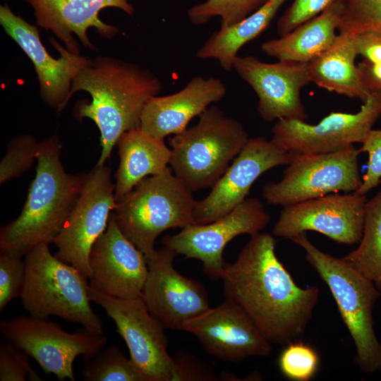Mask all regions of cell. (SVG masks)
Masks as SVG:
<instances>
[{
	"instance_id": "cell-1",
	"label": "cell",
	"mask_w": 381,
	"mask_h": 381,
	"mask_svg": "<svg viewBox=\"0 0 381 381\" xmlns=\"http://www.w3.org/2000/svg\"><path fill=\"white\" fill-rule=\"evenodd\" d=\"M276 240L267 233L250 236L220 274L225 299L238 305L274 344L300 340L319 300L317 286L302 288L277 256Z\"/></svg>"
},
{
	"instance_id": "cell-2",
	"label": "cell",
	"mask_w": 381,
	"mask_h": 381,
	"mask_svg": "<svg viewBox=\"0 0 381 381\" xmlns=\"http://www.w3.org/2000/svg\"><path fill=\"white\" fill-rule=\"evenodd\" d=\"M162 89V82L150 71L110 56L90 59L78 72L70 97L79 90L91 96L90 103H80L75 111L99 130L102 152L97 164H104L123 133L140 128L145 104Z\"/></svg>"
},
{
	"instance_id": "cell-3",
	"label": "cell",
	"mask_w": 381,
	"mask_h": 381,
	"mask_svg": "<svg viewBox=\"0 0 381 381\" xmlns=\"http://www.w3.org/2000/svg\"><path fill=\"white\" fill-rule=\"evenodd\" d=\"M56 135L38 143L37 167L20 215L1 226V252L25 256L37 246L53 243L66 222L87 174L67 173Z\"/></svg>"
},
{
	"instance_id": "cell-4",
	"label": "cell",
	"mask_w": 381,
	"mask_h": 381,
	"mask_svg": "<svg viewBox=\"0 0 381 381\" xmlns=\"http://www.w3.org/2000/svg\"><path fill=\"white\" fill-rule=\"evenodd\" d=\"M329 287L356 349L355 363L366 374L381 373V343L374 329L373 308L381 296L375 284L338 258L317 248L306 233L290 239Z\"/></svg>"
},
{
	"instance_id": "cell-5",
	"label": "cell",
	"mask_w": 381,
	"mask_h": 381,
	"mask_svg": "<svg viewBox=\"0 0 381 381\" xmlns=\"http://www.w3.org/2000/svg\"><path fill=\"white\" fill-rule=\"evenodd\" d=\"M196 201L192 190L169 167L140 181L117 202L112 214L121 232L148 262L156 255L155 243L160 234L195 224Z\"/></svg>"
},
{
	"instance_id": "cell-6",
	"label": "cell",
	"mask_w": 381,
	"mask_h": 381,
	"mask_svg": "<svg viewBox=\"0 0 381 381\" xmlns=\"http://www.w3.org/2000/svg\"><path fill=\"white\" fill-rule=\"evenodd\" d=\"M25 279L20 296L30 315L57 316L91 332L104 333L102 320L90 306L87 279L55 255L49 245L37 246L25 255Z\"/></svg>"
},
{
	"instance_id": "cell-7",
	"label": "cell",
	"mask_w": 381,
	"mask_h": 381,
	"mask_svg": "<svg viewBox=\"0 0 381 381\" xmlns=\"http://www.w3.org/2000/svg\"><path fill=\"white\" fill-rule=\"evenodd\" d=\"M241 122L211 105L170 140L173 173L192 191L212 188L248 140Z\"/></svg>"
},
{
	"instance_id": "cell-8",
	"label": "cell",
	"mask_w": 381,
	"mask_h": 381,
	"mask_svg": "<svg viewBox=\"0 0 381 381\" xmlns=\"http://www.w3.org/2000/svg\"><path fill=\"white\" fill-rule=\"evenodd\" d=\"M0 332L6 340L35 359L46 374H54L59 380L75 381V358L82 355L85 361H89L107 341L104 333L85 328L70 333L48 318L31 315L1 320Z\"/></svg>"
},
{
	"instance_id": "cell-9",
	"label": "cell",
	"mask_w": 381,
	"mask_h": 381,
	"mask_svg": "<svg viewBox=\"0 0 381 381\" xmlns=\"http://www.w3.org/2000/svg\"><path fill=\"white\" fill-rule=\"evenodd\" d=\"M359 149L353 145L334 152L296 155L278 182L262 188L267 203L287 206L330 193L356 191L362 184Z\"/></svg>"
},
{
	"instance_id": "cell-10",
	"label": "cell",
	"mask_w": 381,
	"mask_h": 381,
	"mask_svg": "<svg viewBox=\"0 0 381 381\" xmlns=\"http://www.w3.org/2000/svg\"><path fill=\"white\" fill-rule=\"evenodd\" d=\"M87 294L90 301L100 306L114 322L144 381H172L174 363L168 351L165 327L150 313L142 297L116 298L89 284Z\"/></svg>"
},
{
	"instance_id": "cell-11",
	"label": "cell",
	"mask_w": 381,
	"mask_h": 381,
	"mask_svg": "<svg viewBox=\"0 0 381 381\" xmlns=\"http://www.w3.org/2000/svg\"><path fill=\"white\" fill-rule=\"evenodd\" d=\"M114 190L111 169L105 164H96L87 173L66 222L53 241L57 248L55 256L75 267L87 279L91 248L106 230L110 214L117 205Z\"/></svg>"
},
{
	"instance_id": "cell-12",
	"label": "cell",
	"mask_w": 381,
	"mask_h": 381,
	"mask_svg": "<svg viewBox=\"0 0 381 381\" xmlns=\"http://www.w3.org/2000/svg\"><path fill=\"white\" fill-rule=\"evenodd\" d=\"M354 114L332 112L313 125L281 119L272 128V141L295 155L337 152L362 143L381 116V94L370 93Z\"/></svg>"
},
{
	"instance_id": "cell-13",
	"label": "cell",
	"mask_w": 381,
	"mask_h": 381,
	"mask_svg": "<svg viewBox=\"0 0 381 381\" xmlns=\"http://www.w3.org/2000/svg\"><path fill=\"white\" fill-rule=\"evenodd\" d=\"M270 220L260 200L248 198L219 219L187 226L178 234L164 236L162 242L176 255L200 260L205 272L219 279L226 264L223 252L228 243L241 234L251 236L261 232Z\"/></svg>"
},
{
	"instance_id": "cell-14",
	"label": "cell",
	"mask_w": 381,
	"mask_h": 381,
	"mask_svg": "<svg viewBox=\"0 0 381 381\" xmlns=\"http://www.w3.org/2000/svg\"><path fill=\"white\" fill-rule=\"evenodd\" d=\"M365 195L352 192L325 195L283 207L272 234L291 239L308 231L319 232L342 244L353 245L361 239Z\"/></svg>"
},
{
	"instance_id": "cell-15",
	"label": "cell",
	"mask_w": 381,
	"mask_h": 381,
	"mask_svg": "<svg viewBox=\"0 0 381 381\" xmlns=\"http://www.w3.org/2000/svg\"><path fill=\"white\" fill-rule=\"evenodd\" d=\"M176 255L167 246L157 250L155 258L147 262L148 274L141 297L165 329L182 330L210 306L205 287L174 268Z\"/></svg>"
},
{
	"instance_id": "cell-16",
	"label": "cell",
	"mask_w": 381,
	"mask_h": 381,
	"mask_svg": "<svg viewBox=\"0 0 381 381\" xmlns=\"http://www.w3.org/2000/svg\"><path fill=\"white\" fill-rule=\"evenodd\" d=\"M295 156L265 137L249 138L209 194L196 201L195 224H207L231 212L247 198L252 185L262 174L288 165Z\"/></svg>"
},
{
	"instance_id": "cell-17",
	"label": "cell",
	"mask_w": 381,
	"mask_h": 381,
	"mask_svg": "<svg viewBox=\"0 0 381 381\" xmlns=\"http://www.w3.org/2000/svg\"><path fill=\"white\" fill-rule=\"evenodd\" d=\"M233 69L255 91L258 112L265 121L308 119L301 98V89L311 83L308 63L269 64L253 56H238Z\"/></svg>"
},
{
	"instance_id": "cell-18",
	"label": "cell",
	"mask_w": 381,
	"mask_h": 381,
	"mask_svg": "<svg viewBox=\"0 0 381 381\" xmlns=\"http://www.w3.org/2000/svg\"><path fill=\"white\" fill-rule=\"evenodd\" d=\"M0 23L32 61L43 101L61 111L71 98L75 76L90 59L70 52L51 38V44L61 55L52 57L41 42L37 28L16 15L7 4L0 6Z\"/></svg>"
},
{
	"instance_id": "cell-19",
	"label": "cell",
	"mask_w": 381,
	"mask_h": 381,
	"mask_svg": "<svg viewBox=\"0 0 381 381\" xmlns=\"http://www.w3.org/2000/svg\"><path fill=\"white\" fill-rule=\"evenodd\" d=\"M182 331L193 334L206 352L225 362L267 357L272 349L248 315L228 299L189 321Z\"/></svg>"
},
{
	"instance_id": "cell-20",
	"label": "cell",
	"mask_w": 381,
	"mask_h": 381,
	"mask_svg": "<svg viewBox=\"0 0 381 381\" xmlns=\"http://www.w3.org/2000/svg\"><path fill=\"white\" fill-rule=\"evenodd\" d=\"M89 263L88 284L95 290L123 299L141 296L148 274L147 259L121 232L112 212L91 248Z\"/></svg>"
},
{
	"instance_id": "cell-21",
	"label": "cell",
	"mask_w": 381,
	"mask_h": 381,
	"mask_svg": "<svg viewBox=\"0 0 381 381\" xmlns=\"http://www.w3.org/2000/svg\"><path fill=\"white\" fill-rule=\"evenodd\" d=\"M31 6L37 25L51 31L66 48L74 54H80L76 35L87 49H96L87 35V30L94 28L103 37L112 38L119 29L102 21L100 11L113 7L130 16L135 8L128 0H24Z\"/></svg>"
},
{
	"instance_id": "cell-22",
	"label": "cell",
	"mask_w": 381,
	"mask_h": 381,
	"mask_svg": "<svg viewBox=\"0 0 381 381\" xmlns=\"http://www.w3.org/2000/svg\"><path fill=\"white\" fill-rule=\"evenodd\" d=\"M226 92L220 79L195 76L177 92L151 97L143 109L140 128L159 139L178 134L192 119L222 100Z\"/></svg>"
},
{
	"instance_id": "cell-23",
	"label": "cell",
	"mask_w": 381,
	"mask_h": 381,
	"mask_svg": "<svg viewBox=\"0 0 381 381\" xmlns=\"http://www.w3.org/2000/svg\"><path fill=\"white\" fill-rule=\"evenodd\" d=\"M116 145L119 155L114 183L117 203L144 179L167 170L171 158V149L164 139L154 137L140 128L123 133Z\"/></svg>"
},
{
	"instance_id": "cell-24",
	"label": "cell",
	"mask_w": 381,
	"mask_h": 381,
	"mask_svg": "<svg viewBox=\"0 0 381 381\" xmlns=\"http://www.w3.org/2000/svg\"><path fill=\"white\" fill-rule=\"evenodd\" d=\"M341 11L339 1L288 34L264 42L261 50L278 61L308 63L334 43Z\"/></svg>"
},
{
	"instance_id": "cell-25",
	"label": "cell",
	"mask_w": 381,
	"mask_h": 381,
	"mask_svg": "<svg viewBox=\"0 0 381 381\" xmlns=\"http://www.w3.org/2000/svg\"><path fill=\"white\" fill-rule=\"evenodd\" d=\"M358 55L353 37L339 33L327 49L308 63L310 82L364 102L370 94L361 83L355 63Z\"/></svg>"
},
{
	"instance_id": "cell-26",
	"label": "cell",
	"mask_w": 381,
	"mask_h": 381,
	"mask_svg": "<svg viewBox=\"0 0 381 381\" xmlns=\"http://www.w3.org/2000/svg\"><path fill=\"white\" fill-rule=\"evenodd\" d=\"M288 0H269L258 10L240 22L214 32L198 49L201 60L216 59L226 71L233 70L239 50L270 25L281 6Z\"/></svg>"
},
{
	"instance_id": "cell-27",
	"label": "cell",
	"mask_w": 381,
	"mask_h": 381,
	"mask_svg": "<svg viewBox=\"0 0 381 381\" xmlns=\"http://www.w3.org/2000/svg\"><path fill=\"white\" fill-rule=\"evenodd\" d=\"M358 243L342 259L381 291V190L366 202L363 235Z\"/></svg>"
},
{
	"instance_id": "cell-28",
	"label": "cell",
	"mask_w": 381,
	"mask_h": 381,
	"mask_svg": "<svg viewBox=\"0 0 381 381\" xmlns=\"http://www.w3.org/2000/svg\"><path fill=\"white\" fill-rule=\"evenodd\" d=\"M82 375L86 381H144L131 358L114 345L85 361Z\"/></svg>"
},
{
	"instance_id": "cell-29",
	"label": "cell",
	"mask_w": 381,
	"mask_h": 381,
	"mask_svg": "<svg viewBox=\"0 0 381 381\" xmlns=\"http://www.w3.org/2000/svg\"><path fill=\"white\" fill-rule=\"evenodd\" d=\"M269 0H206L188 8L187 16L195 25H202L214 17L220 28L231 26L258 10Z\"/></svg>"
},
{
	"instance_id": "cell-30",
	"label": "cell",
	"mask_w": 381,
	"mask_h": 381,
	"mask_svg": "<svg viewBox=\"0 0 381 381\" xmlns=\"http://www.w3.org/2000/svg\"><path fill=\"white\" fill-rule=\"evenodd\" d=\"M338 30L354 37L365 32L381 34V0H341Z\"/></svg>"
},
{
	"instance_id": "cell-31",
	"label": "cell",
	"mask_w": 381,
	"mask_h": 381,
	"mask_svg": "<svg viewBox=\"0 0 381 381\" xmlns=\"http://www.w3.org/2000/svg\"><path fill=\"white\" fill-rule=\"evenodd\" d=\"M320 365L317 351L301 340L284 346L278 360L282 375L294 381H308L316 374Z\"/></svg>"
},
{
	"instance_id": "cell-32",
	"label": "cell",
	"mask_w": 381,
	"mask_h": 381,
	"mask_svg": "<svg viewBox=\"0 0 381 381\" xmlns=\"http://www.w3.org/2000/svg\"><path fill=\"white\" fill-rule=\"evenodd\" d=\"M38 143L30 135H22L10 141L0 163L1 184L20 176L31 167L36 159Z\"/></svg>"
},
{
	"instance_id": "cell-33",
	"label": "cell",
	"mask_w": 381,
	"mask_h": 381,
	"mask_svg": "<svg viewBox=\"0 0 381 381\" xmlns=\"http://www.w3.org/2000/svg\"><path fill=\"white\" fill-rule=\"evenodd\" d=\"M22 258L6 252L0 253V312L12 300L21 296L25 279Z\"/></svg>"
},
{
	"instance_id": "cell-34",
	"label": "cell",
	"mask_w": 381,
	"mask_h": 381,
	"mask_svg": "<svg viewBox=\"0 0 381 381\" xmlns=\"http://www.w3.org/2000/svg\"><path fill=\"white\" fill-rule=\"evenodd\" d=\"M42 381V378L34 370L28 355L14 344L1 340L0 380L1 381Z\"/></svg>"
},
{
	"instance_id": "cell-35",
	"label": "cell",
	"mask_w": 381,
	"mask_h": 381,
	"mask_svg": "<svg viewBox=\"0 0 381 381\" xmlns=\"http://www.w3.org/2000/svg\"><path fill=\"white\" fill-rule=\"evenodd\" d=\"M339 1L341 0H294L277 21L278 35L282 37L288 34Z\"/></svg>"
},
{
	"instance_id": "cell-36",
	"label": "cell",
	"mask_w": 381,
	"mask_h": 381,
	"mask_svg": "<svg viewBox=\"0 0 381 381\" xmlns=\"http://www.w3.org/2000/svg\"><path fill=\"white\" fill-rule=\"evenodd\" d=\"M361 144L359 150L368 154V166L362 184L355 193L366 195L381 181V129H372Z\"/></svg>"
},
{
	"instance_id": "cell-37",
	"label": "cell",
	"mask_w": 381,
	"mask_h": 381,
	"mask_svg": "<svg viewBox=\"0 0 381 381\" xmlns=\"http://www.w3.org/2000/svg\"><path fill=\"white\" fill-rule=\"evenodd\" d=\"M174 373L172 381H214L219 380L213 368L185 351L173 357Z\"/></svg>"
},
{
	"instance_id": "cell-38",
	"label": "cell",
	"mask_w": 381,
	"mask_h": 381,
	"mask_svg": "<svg viewBox=\"0 0 381 381\" xmlns=\"http://www.w3.org/2000/svg\"><path fill=\"white\" fill-rule=\"evenodd\" d=\"M358 55L370 62H381V34L365 32L353 37Z\"/></svg>"
},
{
	"instance_id": "cell-39",
	"label": "cell",
	"mask_w": 381,
	"mask_h": 381,
	"mask_svg": "<svg viewBox=\"0 0 381 381\" xmlns=\"http://www.w3.org/2000/svg\"><path fill=\"white\" fill-rule=\"evenodd\" d=\"M357 67L361 83L368 93L381 94V62L363 59Z\"/></svg>"
}]
</instances>
